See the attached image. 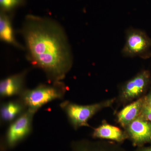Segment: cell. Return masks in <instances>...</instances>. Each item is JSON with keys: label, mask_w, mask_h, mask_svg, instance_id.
<instances>
[{"label": "cell", "mask_w": 151, "mask_h": 151, "mask_svg": "<svg viewBox=\"0 0 151 151\" xmlns=\"http://www.w3.org/2000/svg\"><path fill=\"white\" fill-rule=\"evenodd\" d=\"M145 103L144 97L125 105L116 114V122L124 129L140 116Z\"/></svg>", "instance_id": "11"}, {"label": "cell", "mask_w": 151, "mask_h": 151, "mask_svg": "<svg viewBox=\"0 0 151 151\" xmlns=\"http://www.w3.org/2000/svg\"><path fill=\"white\" fill-rule=\"evenodd\" d=\"M71 151H127L119 143L102 139L74 141L71 144Z\"/></svg>", "instance_id": "8"}, {"label": "cell", "mask_w": 151, "mask_h": 151, "mask_svg": "<svg viewBox=\"0 0 151 151\" xmlns=\"http://www.w3.org/2000/svg\"><path fill=\"white\" fill-rule=\"evenodd\" d=\"M140 117L151 122V106L145 105L142 110Z\"/></svg>", "instance_id": "15"}, {"label": "cell", "mask_w": 151, "mask_h": 151, "mask_svg": "<svg viewBox=\"0 0 151 151\" xmlns=\"http://www.w3.org/2000/svg\"><path fill=\"white\" fill-rule=\"evenodd\" d=\"M25 0H0L1 11L9 12L24 2Z\"/></svg>", "instance_id": "14"}, {"label": "cell", "mask_w": 151, "mask_h": 151, "mask_svg": "<svg viewBox=\"0 0 151 151\" xmlns=\"http://www.w3.org/2000/svg\"><path fill=\"white\" fill-rule=\"evenodd\" d=\"M151 39L145 32L131 27L126 32V42L122 50L125 57H139L147 58L150 56Z\"/></svg>", "instance_id": "5"}, {"label": "cell", "mask_w": 151, "mask_h": 151, "mask_svg": "<svg viewBox=\"0 0 151 151\" xmlns=\"http://www.w3.org/2000/svg\"><path fill=\"white\" fill-rule=\"evenodd\" d=\"M8 12L1 11L0 14V38L2 41L13 46L24 49L16 40L12 25V19Z\"/></svg>", "instance_id": "13"}, {"label": "cell", "mask_w": 151, "mask_h": 151, "mask_svg": "<svg viewBox=\"0 0 151 151\" xmlns=\"http://www.w3.org/2000/svg\"><path fill=\"white\" fill-rule=\"evenodd\" d=\"M144 98L145 105L151 106V89L147 94L144 96Z\"/></svg>", "instance_id": "16"}, {"label": "cell", "mask_w": 151, "mask_h": 151, "mask_svg": "<svg viewBox=\"0 0 151 151\" xmlns=\"http://www.w3.org/2000/svg\"><path fill=\"white\" fill-rule=\"evenodd\" d=\"M66 91L62 81L40 84L32 89H26L19 98L27 109L36 113L43 105L58 99H62Z\"/></svg>", "instance_id": "2"}, {"label": "cell", "mask_w": 151, "mask_h": 151, "mask_svg": "<svg viewBox=\"0 0 151 151\" xmlns=\"http://www.w3.org/2000/svg\"><path fill=\"white\" fill-rule=\"evenodd\" d=\"M134 151H151V146L148 147L143 146L142 147H137V149Z\"/></svg>", "instance_id": "17"}, {"label": "cell", "mask_w": 151, "mask_h": 151, "mask_svg": "<svg viewBox=\"0 0 151 151\" xmlns=\"http://www.w3.org/2000/svg\"><path fill=\"white\" fill-rule=\"evenodd\" d=\"M134 147L151 145V122L139 117L124 129Z\"/></svg>", "instance_id": "7"}, {"label": "cell", "mask_w": 151, "mask_h": 151, "mask_svg": "<svg viewBox=\"0 0 151 151\" xmlns=\"http://www.w3.org/2000/svg\"><path fill=\"white\" fill-rule=\"evenodd\" d=\"M92 137L94 139L113 141L120 144L128 139L124 129L108 124L105 120L100 126L94 129Z\"/></svg>", "instance_id": "10"}, {"label": "cell", "mask_w": 151, "mask_h": 151, "mask_svg": "<svg viewBox=\"0 0 151 151\" xmlns=\"http://www.w3.org/2000/svg\"><path fill=\"white\" fill-rule=\"evenodd\" d=\"M35 112L27 109L17 119L11 123L6 136V142L12 148L29 134L32 130Z\"/></svg>", "instance_id": "6"}, {"label": "cell", "mask_w": 151, "mask_h": 151, "mask_svg": "<svg viewBox=\"0 0 151 151\" xmlns=\"http://www.w3.org/2000/svg\"><path fill=\"white\" fill-rule=\"evenodd\" d=\"M21 33L32 65L43 70L49 82L62 81L72 67L73 58L62 27L51 19L29 14Z\"/></svg>", "instance_id": "1"}, {"label": "cell", "mask_w": 151, "mask_h": 151, "mask_svg": "<svg viewBox=\"0 0 151 151\" xmlns=\"http://www.w3.org/2000/svg\"><path fill=\"white\" fill-rule=\"evenodd\" d=\"M116 100V97H114L88 105H79L66 100L60 106L71 126L76 130L82 127H90L88 124L89 119L103 109L112 107Z\"/></svg>", "instance_id": "3"}, {"label": "cell", "mask_w": 151, "mask_h": 151, "mask_svg": "<svg viewBox=\"0 0 151 151\" xmlns=\"http://www.w3.org/2000/svg\"><path fill=\"white\" fill-rule=\"evenodd\" d=\"M151 84V74L148 70H143L120 86L116 103L125 106L144 97Z\"/></svg>", "instance_id": "4"}, {"label": "cell", "mask_w": 151, "mask_h": 151, "mask_svg": "<svg viewBox=\"0 0 151 151\" xmlns=\"http://www.w3.org/2000/svg\"><path fill=\"white\" fill-rule=\"evenodd\" d=\"M26 106L19 98L2 104L1 119L5 123H12L27 110Z\"/></svg>", "instance_id": "12"}, {"label": "cell", "mask_w": 151, "mask_h": 151, "mask_svg": "<svg viewBox=\"0 0 151 151\" xmlns=\"http://www.w3.org/2000/svg\"><path fill=\"white\" fill-rule=\"evenodd\" d=\"M27 70L14 74L2 79L0 82V95L2 97L19 96L26 89L25 78Z\"/></svg>", "instance_id": "9"}]
</instances>
